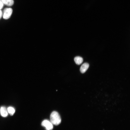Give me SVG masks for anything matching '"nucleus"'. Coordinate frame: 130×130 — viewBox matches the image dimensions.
<instances>
[{
    "mask_svg": "<svg viewBox=\"0 0 130 130\" xmlns=\"http://www.w3.org/2000/svg\"><path fill=\"white\" fill-rule=\"evenodd\" d=\"M89 67V64L87 63H85L83 64L80 67V71L82 73H85Z\"/></svg>",
    "mask_w": 130,
    "mask_h": 130,
    "instance_id": "4",
    "label": "nucleus"
},
{
    "mask_svg": "<svg viewBox=\"0 0 130 130\" xmlns=\"http://www.w3.org/2000/svg\"><path fill=\"white\" fill-rule=\"evenodd\" d=\"M74 60L76 63L78 65L81 64L83 61V58L80 56H77L74 58Z\"/></svg>",
    "mask_w": 130,
    "mask_h": 130,
    "instance_id": "7",
    "label": "nucleus"
},
{
    "mask_svg": "<svg viewBox=\"0 0 130 130\" xmlns=\"http://www.w3.org/2000/svg\"><path fill=\"white\" fill-rule=\"evenodd\" d=\"M8 112L11 115H13L15 112V110L14 108L12 107H9L7 109Z\"/></svg>",
    "mask_w": 130,
    "mask_h": 130,
    "instance_id": "8",
    "label": "nucleus"
},
{
    "mask_svg": "<svg viewBox=\"0 0 130 130\" xmlns=\"http://www.w3.org/2000/svg\"><path fill=\"white\" fill-rule=\"evenodd\" d=\"M50 122L54 125H58L61 122V119L58 113L56 111H53L50 116Z\"/></svg>",
    "mask_w": 130,
    "mask_h": 130,
    "instance_id": "1",
    "label": "nucleus"
},
{
    "mask_svg": "<svg viewBox=\"0 0 130 130\" xmlns=\"http://www.w3.org/2000/svg\"><path fill=\"white\" fill-rule=\"evenodd\" d=\"M3 4L8 6H11L14 4L13 0H1Z\"/></svg>",
    "mask_w": 130,
    "mask_h": 130,
    "instance_id": "6",
    "label": "nucleus"
},
{
    "mask_svg": "<svg viewBox=\"0 0 130 130\" xmlns=\"http://www.w3.org/2000/svg\"><path fill=\"white\" fill-rule=\"evenodd\" d=\"M2 12L1 10H0V19L2 17Z\"/></svg>",
    "mask_w": 130,
    "mask_h": 130,
    "instance_id": "10",
    "label": "nucleus"
},
{
    "mask_svg": "<svg viewBox=\"0 0 130 130\" xmlns=\"http://www.w3.org/2000/svg\"><path fill=\"white\" fill-rule=\"evenodd\" d=\"M3 18L7 19L11 17L13 12L12 9L11 8H6L4 10Z\"/></svg>",
    "mask_w": 130,
    "mask_h": 130,
    "instance_id": "2",
    "label": "nucleus"
},
{
    "mask_svg": "<svg viewBox=\"0 0 130 130\" xmlns=\"http://www.w3.org/2000/svg\"><path fill=\"white\" fill-rule=\"evenodd\" d=\"M41 125L46 127V130H52L53 128L52 124L50 122L47 120L43 121Z\"/></svg>",
    "mask_w": 130,
    "mask_h": 130,
    "instance_id": "3",
    "label": "nucleus"
},
{
    "mask_svg": "<svg viewBox=\"0 0 130 130\" xmlns=\"http://www.w3.org/2000/svg\"><path fill=\"white\" fill-rule=\"evenodd\" d=\"M0 112L1 115L4 117H6L8 114L7 109L4 107H1L0 108Z\"/></svg>",
    "mask_w": 130,
    "mask_h": 130,
    "instance_id": "5",
    "label": "nucleus"
},
{
    "mask_svg": "<svg viewBox=\"0 0 130 130\" xmlns=\"http://www.w3.org/2000/svg\"><path fill=\"white\" fill-rule=\"evenodd\" d=\"M3 6V4L1 0H0V10L2 9Z\"/></svg>",
    "mask_w": 130,
    "mask_h": 130,
    "instance_id": "9",
    "label": "nucleus"
}]
</instances>
